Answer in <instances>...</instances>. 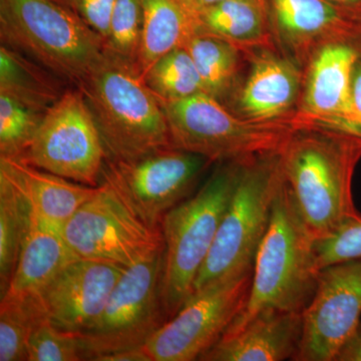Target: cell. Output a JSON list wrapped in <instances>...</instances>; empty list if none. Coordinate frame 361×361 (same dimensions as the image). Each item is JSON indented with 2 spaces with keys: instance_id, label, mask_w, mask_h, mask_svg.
Wrapping results in <instances>:
<instances>
[{
  "instance_id": "obj_1",
  "label": "cell",
  "mask_w": 361,
  "mask_h": 361,
  "mask_svg": "<svg viewBox=\"0 0 361 361\" xmlns=\"http://www.w3.org/2000/svg\"><path fill=\"white\" fill-rule=\"evenodd\" d=\"M278 156L285 184L313 239L361 216L353 195L361 137L324 128H300Z\"/></svg>"
},
{
  "instance_id": "obj_2",
  "label": "cell",
  "mask_w": 361,
  "mask_h": 361,
  "mask_svg": "<svg viewBox=\"0 0 361 361\" xmlns=\"http://www.w3.org/2000/svg\"><path fill=\"white\" fill-rule=\"evenodd\" d=\"M77 87L94 115L109 160H135L173 147L163 106L134 63L104 49Z\"/></svg>"
},
{
  "instance_id": "obj_3",
  "label": "cell",
  "mask_w": 361,
  "mask_h": 361,
  "mask_svg": "<svg viewBox=\"0 0 361 361\" xmlns=\"http://www.w3.org/2000/svg\"><path fill=\"white\" fill-rule=\"evenodd\" d=\"M320 270L314 239L282 177L270 224L254 260L248 299L225 334L238 329L260 311L302 313L314 294Z\"/></svg>"
},
{
  "instance_id": "obj_4",
  "label": "cell",
  "mask_w": 361,
  "mask_h": 361,
  "mask_svg": "<svg viewBox=\"0 0 361 361\" xmlns=\"http://www.w3.org/2000/svg\"><path fill=\"white\" fill-rule=\"evenodd\" d=\"M244 161L221 163L196 193L171 209L161 221V302L166 320L193 294Z\"/></svg>"
},
{
  "instance_id": "obj_5",
  "label": "cell",
  "mask_w": 361,
  "mask_h": 361,
  "mask_svg": "<svg viewBox=\"0 0 361 361\" xmlns=\"http://www.w3.org/2000/svg\"><path fill=\"white\" fill-rule=\"evenodd\" d=\"M1 44L77 87L103 56L106 44L56 0H0Z\"/></svg>"
},
{
  "instance_id": "obj_6",
  "label": "cell",
  "mask_w": 361,
  "mask_h": 361,
  "mask_svg": "<svg viewBox=\"0 0 361 361\" xmlns=\"http://www.w3.org/2000/svg\"><path fill=\"white\" fill-rule=\"evenodd\" d=\"M281 180L278 153L243 161L212 248L197 275L194 292L253 268Z\"/></svg>"
},
{
  "instance_id": "obj_7",
  "label": "cell",
  "mask_w": 361,
  "mask_h": 361,
  "mask_svg": "<svg viewBox=\"0 0 361 361\" xmlns=\"http://www.w3.org/2000/svg\"><path fill=\"white\" fill-rule=\"evenodd\" d=\"M161 106L173 147L205 157L213 163L279 153L288 137L302 128L295 116L257 122L234 115L205 92Z\"/></svg>"
},
{
  "instance_id": "obj_8",
  "label": "cell",
  "mask_w": 361,
  "mask_h": 361,
  "mask_svg": "<svg viewBox=\"0 0 361 361\" xmlns=\"http://www.w3.org/2000/svg\"><path fill=\"white\" fill-rule=\"evenodd\" d=\"M213 161L168 147L132 161L106 159L101 183L135 218L161 229L166 214L193 194Z\"/></svg>"
},
{
  "instance_id": "obj_9",
  "label": "cell",
  "mask_w": 361,
  "mask_h": 361,
  "mask_svg": "<svg viewBox=\"0 0 361 361\" xmlns=\"http://www.w3.org/2000/svg\"><path fill=\"white\" fill-rule=\"evenodd\" d=\"M108 155L96 120L80 87L66 89L45 111L18 160L78 184L99 186Z\"/></svg>"
},
{
  "instance_id": "obj_10",
  "label": "cell",
  "mask_w": 361,
  "mask_h": 361,
  "mask_svg": "<svg viewBox=\"0 0 361 361\" xmlns=\"http://www.w3.org/2000/svg\"><path fill=\"white\" fill-rule=\"evenodd\" d=\"M163 249L123 270L102 314L80 334L85 360L142 348L166 322L161 302Z\"/></svg>"
},
{
  "instance_id": "obj_11",
  "label": "cell",
  "mask_w": 361,
  "mask_h": 361,
  "mask_svg": "<svg viewBox=\"0 0 361 361\" xmlns=\"http://www.w3.org/2000/svg\"><path fill=\"white\" fill-rule=\"evenodd\" d=\"M253 268L194 292L145 344L152 361L199 360L245 306Z\"/></svg>"
},
{
  "instance_id": "obj_12",
  "label": "cell",
  "mask_w": 361,
  "mask_h": 361,
  "mask_svg": "<svg viewBox=\"0 0 361 361\" xmlns=\"http://www.w3.org/2000/svg\"><path fill=\"white\" fill-rule=\"evenodd\" d=\"M75 257L128 268L164 247L161 229L135 218L104 185L63 225Z\"/></svg>"
},
{
  "instance_id": "obj_13",
  "label": "cell",
  "mask_w": 361,
  "mask_h": 361,
  "mask_svg": "<svg viewBox=\"0 0 361 361\" xmlns=\"http://www.w3.org/2000/svg\"><path fill=\"white\" fill-rule=\"evenodd\" d=\"M360 317L361 259L322 268L302 312V336L293 360H336Z\"/></svg>"
},
{
  "instance_id": "obj_14",
  "label": "cell",
  "mask_w": 361,
  "mask_h": 361,
  "mask_svg": "<svg viewBox=\"0 0 361 361\" xmlns=\"http://www.w3.org/2000/svg\"><path fill=\"white\" fill-rule=\"evenodd\" d=\"M267 2L273 35L301 68L325 45L350 44L361 54V14L326 0Z\"/></svg>"
},
{
  "instance_id": "obj_15",
  "label": "cell",
  "mask_w": 361,
  "mask_h": 361,
  "mask_svg": "<svg viewBox=\"0 0 361 361\" xmlns=\"http://www.w3.org/2000/svg\"><path fill=\"white\" fill-rule=\"evenodd\" d=\"M126 268L89 259H75L39 296L45 318L54 326L84 334L103 312Z\"/></svg>"
},
{
  "instance_id": "obj_16",
  "label": "cell",
  "mask_w": 361,
  "mask_h": 361,
  "mask_svg": "<svg viewBox=\"0 0 361 361\" xmlns=\"http://www.w3.org/2000/svg\"><path fill=\"white\" fill-rule=\"evenodd\" d=\"M360 58L357 49L345 44L325 45L316 52L304 68L295 114L302 127L348 134L351 80Z\"/></svg>"
},
{
  "instance_id": "obj_17",
  "label": "cell",
  "mask_w": 361,
  "mask_h": 361,
  "mask_svg": "<svg viewBox=\"0 0 361 361\" xmlns=\"http://www.w3.org/2000/svg\"><path fill=\"white\" fill-rule=\"evenodd\" d=\"M302 336V313L268 310L227 332L201 361L293 360Z\"/></svg>"
},
{
  "instance_id": "obj_18",
  "label": "cell",
  "mask_w": 361,
  "mask_h": 361,
  "mask_svg": "<svg viewBox=\"0 0 361 361\" xmlns=\"http://www.w3.org/2000/svg\"><path fill=\"white\" fill-rule=\"evenodd\" d=\"M303 73L292 59L264 49L252 63L245 82L236 92L237 113L257 122H273L295 116Z\"/></svg>"
},
{
  "instance_id": "obj_19",
  "label": "cell",
  "mask_w": 361,
  "mask_h": 361,
  "mask_svg": "<svg viewBox=\"0 0 361 361\" xmlns=\"http://www.w3.org/2000/svg\"><path fill=\"white\" fill-rule=\"evenodd\" d=\"M0 176L20 192L32 213L61 229L99 187L78 184L18 159L4 157H0Z\"/></svg>"
},
{
  "instance_id": "obj_20",
  "label": "cell",
  "mask_w": 361,
  "mask_h": 361,
  "mask_svg": "<svg viewBox=\"0 0 361 361\" xmlns=\"http://www.w3.org/2000/svg\"><path fill=\"white\" fill-rule=\"evenodd\" d=\"M11 283L1 297L37 298L66 265L78 259L61 228L32 213Z\"/></svg>"
},
{
  "instance_id": "obj_21",
  "label": "cell",
  "mask_w": 361,
  "mask_h": 361,
  "mask_svg": "<svg viewBox=\"0 0 361 361\" xmlns=\"http://www.w3.org/2000/svg\"><path fill=\"white\" fill-rule=\"evenodd\" d=\"M193 11L197 33L227 40L242 51L274 45L267 0H228Z\"/></svg>"
},
{
  "instance_id": "obj_22",
  "label": "cell",
  "mask_w": 361,
  "mask_h": 361,
  "mask_svg": "<svg viewBox=\"0 0 361 361\" xmlns=\"http://www.w3.org/2000/svg\"><path fill=\"white\" fill-rule=\"evenodd\" d=\"M141 44L135 68L144 78L159 59L184 47L197 33L194 11L185 0H142Z\"/></svg>"
},
{
  "instance_id": "obj_23",
  "label": "cell",
  "mask_w": 361,
  "mask_h": 361,
  "mask_svg": "<svg viewBox=\"0 0 361 361\" xmlns=\"http://www.w3.org/2000/svg\"><path fill=\"white\" fill-rule=\"evenodd\" d=\"M61 78L13 47H0V94L45 113L61 99Z\"/></svg>"
},
{
  "instance_id": "obj_24",
  "label": "cell",
  "mask_w": 361,
  "mask_h": 361,
  "mask_svg": "<svg viewBox=\"0 0 361 361\" xmlns=\"http://www.w3.org/2000/svg\"><path fill=\"white\" fill-rule=\"evenodd\" d=\"M184 47L200 73L204 92L220 102L229 96L238 73L241 49L205 33H195Z\"/></svg>"
},
{
  "instance_id": "obj_25",
  "label": "cell",
  "mask_w": 361,
  "mask_h": 361,
  "mask_svg": "<svg viewBox=\"0 0 361 361\" xmlns=\"http://www.w3.org/2000/svg\"><path fill=\"white\" fill-rule=\"evenodd\" d=\"M30 207L20 192L0 176V292L13 276L30 225Z\"/></svg>"
},
{
  "instance_id": "obj_26",
  "label": "cell",
  "mask_w": 361,
  "mask_h": 361,
  "mask_svg": "<svg viewBox=\"0 0 361 361\" xmlns=\"http://www.w3.org/2000/svg\"><path fill=\"white\" fill-rule=\"evenodd\" d=\"M144 80L161 104L204 92L200 73L185 47H178L159 59L147 71Z\"/></svg>"
},
{
  "instance_id": "obj_27",
  "label": "cell",
  "mask_w": 361,
  "mask_h": 361,
  "mask_svg": "<svg viewBox=\"0 0 361 361\" xmlns=\"http://www.w3.org/2000/svg\"><path fill=\"white\" fill-rule=\"evenodd\" d=\"M45 319L39 297L25 299L1 297L0 361L27 360L30 334Z\"/></svg>"
},
{
  "instance_id": "obj_28",
  "label": "cell",
  "mask_w": 361,
  "mask_h": 361,
  "mask_svg": "<svg viewBox=\"0 0 361 361\" xmlns=\"http://www.w3.org/2000/svg\"><path fill=\"white\" fill-rule=\"evenodd\" d=\"M44 114L0 94V157L20 159Z\"/></svg>"
},
{
  "instance_id": "obj_29",
  "label": "cell",
  "mask_w": 361,
  "mask_h": 361,
  "mask_svg": "<svg viewBox=\"0 0 361 361\" xmlns=\"http://www.w3.org/2000/svg\"><path fill=\"white\" fill-rule=\"evenodd\" d=\"M142 27V0H116L106 49L135 66Z\"/></svg>"
},
{
  "instance_id": "obj_30",
  "label": "cell",
  "mask_w": 361,
  "mask_h": 361,
  "mask_svg": "<svg viewBox=\"0 0 361 361\" xmlns=\"http://www.w3.org/2000/svg\"><path fill=\"white\" fill-rule=\"evenodd\" d=\"M27 360H85L80 334L65 331L54 326L49 320H42L30 334Z\"/></svg>"
},
{
  "instance_id": "obj_31",
  "label": "cell",
  "mask_w": 361,
  "mask_h": 361,
  "mask_svg": "<svg viewBox=\"0 0 361 361\" xmlns=\"http://www.w3.org/2000/svg\"><path fill=\"white\" fill-rule=\"evenodd\" d=\"M314 250L320 269L361 259V216L348 221L331 234L314 240Z\"/></svg>"
},
{
  "instance_id": "obj_32",
  "label": "cell",
  "mask_w": 361,
  "mask_h": 361,
  "mask_svg": "<svg viewBox=\"0 0 361 361\" xmlns=\"http://www.w3.org/2000/svg\"><path fill=\"white\" fill-rule=\"evenodd\" d=\"M116 4V0H66L65 6L75 11L106 44Z\"/></svg>"
},
{
  "instance_id": "obj_33",
  "label": "cell",
  "mask_w": 361,
  "mask_h": 361,
  "mask_svg": "<svg viewBox=\"0 0 361 361\" xmlns=\"http://www.w3.org/2000/svg\"><path fill=\"white\" fill-rule=\"evenodd\" d=\"M348 133L361 137V58L356 63L351 80Z\"/></svg>"
},
{
  "instance_id": "obj_34",
  "label": "cell",
  "mask_w": 361,
  "mask_h": 361,
  "mask_svg": "<svg viewBox=\"0 0 361 361\" xmlns=\"http://www.w3.org/2000/svg\"><path fill=\"white\" fill-rule=\"evenodd\" d=\"M334 361H361V322L344 342Z\"/></svg>"
},
{
  "instance_id": "obj_35",
  "label": "cell",
  "mask_w": 361,
  "mask_h": 361,
  "mask_svg": "<svg viewBox=\"0 0 361 361\" xmlns=\"http://www.w3.org/2000/svg\"><path fill=\"white\" fill-rule=\"evenodd\" d=\"M97 361H152L145 346L118 351L99 357Z\"/></svg>"
},
{
  "instance_id": "obj_36",
  "label": "cell",
  "mask_w": 361,
  "mask_h": 361,
  "mask_svg": "<svg viewBox=\"0 0 361 361\" xmlns=\"http://www.w3.org/2000/svg\"><path fill=\"white\" fill-rule=\"evenodd\" d=\"M326 1L343 7L353 13L361 14V0H326Z\"/></svg>"
},
{
  "instance_id": "obj_37",
  "label": "cell",
  "mask_w": 361,
  "mask_h": 361,
  "mask_svg": "<svg viewBox=\"0 0 361 361\" xmlns=\"http://www.w3.org/2000/svg\"><path fill=\"white\" fill-rule=\"evenodd\" d=\"M190 8L196 11V9L203 8V7L215 6L221 2L228 1V0H185Z\"/></svg>"
},
{
  "instance_id": "obj_38",
  "label": "cell",
  "mask_w": 361,
  "mask_h": 361,
  "mask_svg": "<svg viewBox=\"0 0 361 361\" xmlns=\"http://www.w3.org/2000/svg\"><path fill=\"white\" fill-rule=\"evenodd\" d=\"M56 1H58L59 4H63V6H65L66 0H56Z\"/></svg>"
}]
</instances>
